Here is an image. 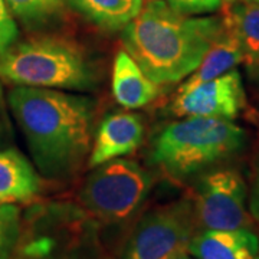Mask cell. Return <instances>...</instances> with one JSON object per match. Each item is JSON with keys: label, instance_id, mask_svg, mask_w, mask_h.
<instances>
[{"label": "cell", "instance_id": "obj_2", "mask_svg": "<svg viewBox=\"0 0 259 259\" xmlns=\"http://www.w3.org/2000/svg\"><path fill=\"white\" fill-rule=\"evenodd\" d=\"M225 29L222 16L190 18L164 0H151L122 29V45L156 85L189 76Z\"/></svg>", "mask_w": 259, "mask_h": 259}, {"label": "cell", "instance_id": "obj_22", "mask_svg": "<svg viewBox=\"0 0 259 259\" xmlns=\"http://www.w3.org/2000/svg\"><path fill=\"white\" fill-rule=\"evenodd\" d=\"M170 259H196L194 256H192L190 253H189V250H182V252H179L177 255H175L173 258Z\"/></svg>", "mask_w": 259, "mask_h": 259}, {"label": "cell", "instance_id": "obj_19", "mask_svg": "<svg viewBox=\"0 0 259 259\" xmlns=\"http://www.w3.org/2000/svg\"><path fill=\"white\" fill-rule=\"evenodd\" d=\"M232 0H168L171 8L185 15H200L210 13L223 8Z\"/></svg>", "mask_w": 259, "mask_h": 259}, {"label": "cell", "instance_id": "obj_4", "mask_svg": "<svg viewBox=\"0 0 259 259\" xmlns=\"http://www.w3.org/2000/svg\"><path fill=\"white\" fill-rule=\"evenodd\" d=\"M0 76L19 87L94 91L98 71L83 51L62 37H35L15 44L0 56Z\"/></svg>", "mask_w": 259, "mask_h": 259}, {"label": "cell", "instance_id": "obj_6", "mask_svg": "<svg viewBox=\"0 0 259 259\" xmlns=\"http://www.w3.org/2000/svg\"><path fill=\"white\" fill-rule=\"evenodd\" d=\"M197 229L193 200L180 199L146 212L136 223L120 259H170L187 249Z\"/></svg>", "mask_w": 259, "mask_h": 259}, {"label": "cell", "instance_id": "obj_12", "mask_svg": "<svg viewBox=\"0 0 259 259\" xmlns=\"http://www.w3.org/2000/svg\"><path fill=\"white\" fill-rule=\"evenodd\" d=\"M112 94L117 102L127 110L147 105L157 97V85L151 82L137 62L121 49L114 59Z\"/></svg>", "mask_w": 259, "mask_h": 259}, {"label": "cell", "instance_id": "obj_15", "mask_svg": "<svg viewBox=\"0 0 259 259\" xmlns=\"http://www.w3.org/2000/svg\"><path fill=\"white\" fill-rule=\"evenodd\" d=\"M95 26L117 32L124 29L143 8V0H66Z\"/></svg>", "mask_w": 259, "mask_h": 259}, {"label": "cell", "instance_id": "obj_9", "mask_svg": "<svg viewBox=\"0 0 259 259\" xmlns=\"http://www.w3.org/2000/svg\"><path fill=\"white\" fill-rule=\"evenodd\" d=\"M144 133V121L139 114H108L98 125L88 164L94 168L105 161L131 154L141 146Z\"/></svg>", "mask_w": 259, "mask_h": 259}, {"label": "cell", "instance_id": "obj_23", "mask_svg": "<svg viewBox=\"0 0 259 259\" xmlns=\"http://www.w3.org/2000/svg\"><path fill=\"white\" fill-rule=\"evenodd\" d=\"M246 2H252V3H258L259 5V0H246Z\"/></svg>", "mask_w": 259, "mask_h": 259}, {"label": "cell", "instance_id": "obj_21", "mask_svg": "<svg viewBox=\"0 0 259 259\" xmlns=\"http://www.w3.org/2000/svg\"><path fill=\"white\" fill-rule=\"evenodd\" d=\"M249 209L252 216L259 221V168L256 177H255V182H253V187H252V193H250V202H249Z\"/></svg>", "mask_w": 259, "mask_h": 259}, {"label": "cell", "instance_id": "obj_13", "mask_svg": "<svg viewBox=\"0 0 259 259\" xmlns=\"http://www.w3.org/2000/svg\"><path fill=\"white\" fill-rule=\"evenodd\" d=\"M225 25V23H223ZM243 61L241 45L229 29L225 26L221 36L214 40L203 61L194 69L185 82L180 85L177 94L187 93L204 82H209L221 75L235 69Z\"/></svg>", "mask_w": 259, "mask_h": 259}, {"label": "cell", "instance_id": "obj_18", "mask_svg": "<svg viewBox=\"0 0 259 259\" xmlns=\"http://www.w3.org/2000/svg\"><path fill=\"white\" fill-rule=\"evenodd\" d=\"M19 29L5 0H0V56L16 44Z\"/></svg>", "mask_w": 259, "mask_h": 259}, {"label": "cell", "instance_id": "obj_14", "mask_svg": "<svg viewBox=\"0 0 259 259\" xmlns=\"http://www.w3.org/2000/svg\"><path fill=\"white\" fill-rule=\"evenodd\" d=\"M223 23L238 39L243 62L259 68V5L246 0H232L223 6Z\"/></svg>", "mask_w": 259, "mask_h": 259}, {"label": "cell", "instance_id": "obj_7", "mask_svg": "<svg viewBox=\"0 0 259 259\" xmlns=\"http://www.w3.org/2000/svg\"><path fill=\"white\" fill-rule=\"evenodd\" d=\"M194 216L202 229L249 228L246 185L232 167H212L200 173L194 186Z\"/></svg>", "mask_w": 259, "mask_h": 259}, {"label": "cell", "instance_id": "obj_1", "mask_svg": "<svg viewBox=\"0 0 259 259\" xmlns=\"http://www.w3.org/2000/svg\"><path fill=\"white\" fill-rule=\"evenodd\" d=\"M8 104L37 170L49 179L72 177L91 153L95 101L59 90L16 87Z\"/></svg>", "mask_w": 259, "mask_h": 259}, {"label": "cell", "instance_id": "obj_5", "mask_svg": "<svg viewBox=\"0 0 259 259\" xmlns=\"http://www.w3.org/2000/svg\"><path fill=\"white\" fill-rule=\"evenodd\" d=\"M94 168L79 190L81 204L104 222L131 219L151 192V175L137 161L120 157Z\"/></svg>", "mask_w": 259, "mask_h": 259}, {"label": "cell", "instance_id": "obj_10", "mask_svg": "<svg viewBox=\"0 0 259 259\" xmlns=\"http://www.w3.org/2000/svg\"><path fill=\"white\" fill-rule=\"evenodd\" d=\"M187 250L196 259H256L259 239L248 228L202 229L194 232Z\"/></svg>", "mask_w": 259, "mask_h": 259}, {"label": "cell", "instance_id": "obj_3", "mask_svg": "<svg viewBox=\"0 0 259 259\" xmlns=\"http://www.w3.org/2000/svg\"><path fill=\"white\" fill-rule=\"evenodd\" d=\"M245 144V131L232 120L186 117L158 131L151 143L150 163L183 182L236 156Z\"/></svg>", "mask_w": 259, "mask_h": 259}, {"label": "cell", "instance_id": "obj_17", "mask_svg": "<svg viewBox=\"0 0 259 259\" xmlns=\"http://www.w3.org/2000/svg\"><path fill=\"white\" fill-rule=\"evenodd\" d=\"M20 239V210L15 203H0V259H12Z\"/></svg>", "mask_w": 259, "mask_h": 259}, {"label": "cell", "instance_id": "obj_11", "mask_svg": "<svg viewBox=\"0 0 259 259\" xmlns=\"http://www.w3.org/2000/svg\"><path fill=\"white\" fill-rule=\"evenodd\" d=\"M40 187L39 175L28 158L16 148H0V203L30 202Z\"/></svg>", "mask_w": 259, "mask_h": 259}, {"label": "cell", "instance_id": "obj_16", "mask_svg": "<svg viewBox=\"0 0 259 259\" xmlns=\"http://www.w3.org/2000/svg\"><path fill=\"white\" fill-rule=\"evenodd\" d=\"M13 18L26 28L39 29L51 23L62 12L66 0H5Z\"/></svg>", "mask_w": 259, "mask_h": 259}, {"label": "cell", "instance_id": "obj_24", "mask_svg": "<svg viewBox=\"0 0 259 259\" xmlns=\"http://www.w3.org/2000/svg\"><path fill=\"white\" fill-rule=\"evenodd\" d=\"M256 259H259V255H258V258H256Z\"/></svg>", "mask_w": 259, "mask_h": 259}, {"label": "cell", "instance_id": "obj_8", "mask_svg": "<svg viewBox=\"0 0 259 259\" xmlns=\"http://www.w3.org/2000/svg\"><path fill=\"white\" fill-rule=\"evenodd\" d=\"M245 107V90L236 69L204 82L187 93L176 94L170 112L176 117H209L233 120Z\"/></svg>", "mask_w": 259, "mask_h": 259}, {"label": "cell", "instance_id": "obj_20", "mask_svg": "<svg viewBox=\"0 0 259 259\" xmlns=\"http://www.w3.org/2000/svg\"><path fill=\"white\" fill-rule=\"evenodd\" d=\"M8 105L3 88L0 85V148L6 146V143H9L12 140V124L9 120V114H8Z\"/></svg>", "mask_w": 259, "mask_h": 259}]
</instances>
